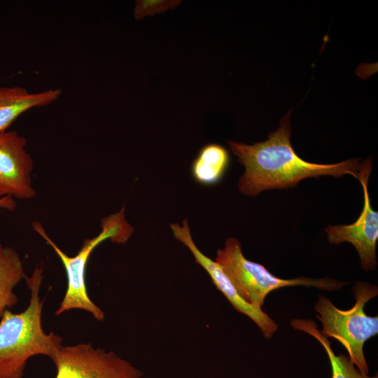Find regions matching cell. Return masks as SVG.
Instances as JSON below:
<instances>
[{"label":"cell","instance_id":"4","mask_svg":"<svg viewBox=\"0 0 378 378\" xmlns=\"http://www.w3.org/2000/svg\"><path fill=\"white\" fill-rule=\"evenodd\" d=\"M355 304L349 309L342 310L323 295H319L314 309L322 323L321 332L326 337L337 340L346 350L349 357L357 369L368 374L363 346L370 338L378 333V316H368L364 307L378 294L377 286L358 281L353 287Z\"/></svg>","mask_w":378,"mask_h":378},{"label":"cell","instance_id":"10","mask_svg":"<svg viewBox=\"0 0 378 378\" xmlns=\"http://www.w3.org/2000/svg\"><path fill=\"white\" fill-rule=\"evenodd\" d=\"M61 94L59 88L29 92L20 86L0 87V134L7 131L24 112L48 106L57 100Z\"/></svg>","mask_w":378,"mask_h":378},{"label":"cell","instance_id":"5","mask_svg":"<svg viewBox=\"0 0 378 378\" xmlns=\"http://www.w3.org/2000/svg\"><path fill=\"white\" fill-rule=\"evenodd\" d=\"M215 262L221 266L241 298L258 309H262L270 293L280 288L302 286L335 291L347 284L330 278H279L263 265L248 260L234 237L227 238L224 248L217 251Z\"/></svg>","mask_w":378,"mask_h":378},{"label":"cell","instance_id":"14","mask_svg":"<svg viewBox=\"0 0 378 378\" xmlns=\"http://www.w3.org/2000/svg\"><path fill=\"white\" fill-rule=\"evenodd\" d=\"M179 3L180 1H136L134 10V16L136 20H140L147 15L162 13L169 8H174Z\"/></svg>","mask_w":378,"mask_h":378},{"label":"cell","instance_id":"3","mask_svg":"<svg viewBox=\"0 0 378 378\" xmlns=\"http://www.w3.org/2000/svg\"><path fill=\"white\" fill-rule=\"evenodd\" d=\"M31 226L52 247L66 271V290L55 314L59 316L69 310L81 309L91 314L96 320L103 321L104 312L92 301L88 293L85 271L89 258L99 244L107 239L115 243H125L132 235L133 227L125 218V206L118 212L103 218L102 230L99 234L85 239L81 248L74 256H69L62 251L48 237L41 223L34 221Z\"/></svg>","mask_w":378,"mask_h":378},{"label":"cell","instance_id":"7","mask_svg":"<svg viewBox=\"0 0 378 378\" xmlns=\"http://www.w3.org/2000/svg\"><path fill=\"white\" fill-rule=\"evenodd\" d=\"M372 169L371 157L362 162L358 181L363 187L364 204L357 220L350 225H329L324 229L330 244L337 245L347 241L355 247L360 258L361 268L365 271L374 270L377 265L378 212L371 206L368 192Z\"/></svg>","mask_w":378,"mask_h":378},{"label":"cell","instance_id":"13","mask_svg":"<svg viewBox=\"0 0 378 378\" xmlns=\"http://www.w3.org/2000/svg\"><path fill=\"white\" fill-rule=\"evenodd\" d=\"M290 324L294 329L312 335L321 344L330 360L332 378H378L377 374L371 377L359 371L349 356L335 354L328 338L321 332L312 320L294 318Z\"/></svg>","mask_w":378,"mask_h":378},{"label":"cell","instance_id":"12","mask_svg":"<svg viewBox=\"0 0 378 378\" xmlns=\"http://www.w3.org/2000/svg\"><path fill=\"white\" fill-rule=\"evenodd\" d=\"M26 276L18 253L0 242V318L6 310L15 306L18 298L14 288Z\"/></svg>","mask_w":378,"mask_h":378},{"label":"cell","instance_id":"11","mask_svg":"<svg viewBox=\"0 0 378 378\" xmlns=\"http://www.w3.org/2000/svg\"><path fill=\"white\" fill-rule=\"evenodd\" d=\"M230 162L227 149L218 144L204 145L199 150L191 165L194 180L203 186H213L224 176Z\"/></svg>","mask_w":378,"mask_h":378},{"label":"cell","instance_id":"15","mask_svg":"<svg viewBox=\"0 0 378 378\" xmlns=\"http://www.w3.org/2000/svg\"><path fill=\"white\" fill-rule=\"evenodd\" d=\"M0 207L13 211L16 207V202L12 197H1L0 198Z\"/></svg>","mask_w":378,"mask_h":378},{"label":"cell","instance_id":"6","mask_svg":"<svg viewBox=\"0 0 378 378\" xmlns=\"http://www.w3.org/2000/svg\"><path fill=\"white\" fill-rule=\"evenodd\" d=\"M55 378H141L142 372L113 351L90 343L62 345L50 358Z\"/></svg>","mask_w":378,"mask_h":378},{"label":"cell","instance_id":"2","mask_svg":"<svg viewBox=\"0 0 378 378\" xmlns=\"http://www.w3.org/2000/svg\"><path fill=\"white\" fill-rule=\"evenodd\" d=\"M24 279L30 290L27 307L17 314L6 310L0 318V378H22L30 358L44 355L51 358L62 345V337L46 333L42 327V265H37Z\"/></svg>","mask_w":378,"mask_h":378},{"label":"cell","instance_id":"8","mask_svg":"<svg viewBox=\"0 0 378 378\" xmlns=\"http://www.w3.org/2000/svg\"><path fill=\"white\" fill-rule=\"evenodd\" d=\"M27 139L16 131L0 134V196L31 200L34 162L26 150Z\"/></svg>","mask_w":378,"mask_h":378},{"label":"cell","instance_id":"1","mask_svg":"<svg viewBox=\"0 0 378 378\" xmlns=\"http://www.w3.org/2000/svg\"><path fill=\"white\" fill-rule=\"evenodd\" d=\"M290 111L264 141L249 145L228 141L230 150L245 167L238 183L242 194L254 197L264 190L293 188L304 178L326 175L350 174L358 180L362 166L358 159L318 164L300 158L290 143Z\"/></svg>","mask_w":378,"mask_h":378},{"label":"cell","instance_id":"9","mask_svg":"<svg viewBox=\"0 0 378 378\" xmlns=\"http://www.w3.org/2000/svg\"><path fill=\"white\" fill-rule=\"evenodd\" d=\"M170 228L174 237L183 244L192 253L197 263L209 274L216 288L228 300L239 312L249 317L260 328L266 339H270L276 331L278 325L262 309H258L246 302L237 293L220 265L205 255L195 244L187 219L182 225L172 223Z\"/></svg>","mask_w":378,"mask_h":378}]
</instances>
